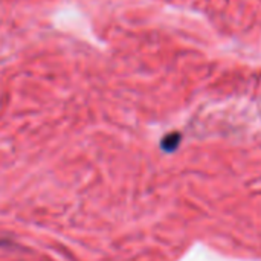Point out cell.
<instances>
[{"mask_svg":"<svg viewBox=\"0 0 261 261\" xmlns=\"http://www.w3.org/2000/svg\"><path fill=\"white\" fill-rule=\"evenodd\" d=\"M180 139H182L180 133H177V132L170 133V135H167V136L162 139V142H161V148H162L164 151H167V153H171V151H174V150L179 147Z\"/></svg>","mask_w":261,"mask_h":261,"instance_id":"obj_1","label":"cell"}]
</instances>
